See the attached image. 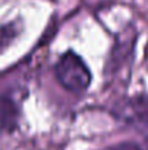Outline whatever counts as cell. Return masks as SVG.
Listing matches in <instances>:
<instances>
[{"label": "cell", "mask_w": 148, "mask_h": 150, "mask_svg": "<svg viewBox=\"0 0 148 150\" xmlns=\"http://www.w3.org/2000/svg\"><path fill=\"white\" fill-rule=\"evenodd\" d=\"M55 76L62 88L73 93H83L92 82V73L83 58L74 51H65L55 64Z\"/></svg>", "instance_id": "1"}, {"label": "cell", "mask_w": 148, "mask_h": 150, "mask_svg": "<svg viewBox=\"0 0 148 150\" xmlns=\"http://www.w3.org/2000/svg\"><path fill=\"white\" fill-rule=\"evenodd\" d=\"M113 115L148 140V96L137 95L119 102L113 108Z\"/></svg>", "instance_id": "2"}, {"label": "cell", "mask_w": 148, "mask_h": 150, "mask_svg": "<svg viewBox=\"0 0 148 150\" xmlns=\"http://www.w3.org/2000/svg\"><path fill=\"white\" fill-rule=\"evenodd\" d=\"M19 106L9 95H0V133H12L18 127Z\"/></svg>", "instance_id": "3"}, {"label": "cell", "mask_w": 148, "mask_h": 150, "mask_svg": "<svg viewBox=\"0 0 148 150\" xmlns=\"http://www.w3.org/2000/svg\"><path fill=\"white\" fill-rule=\"evenodd\" d=\"M105 150H148V140L145 142H123Z\"/></svg>", "instance_id": "4"}, {"label": "cell", "mask_w": 148, "mask_h": 150, "mask_svg": "<svg viewBox=\"0 0 148 150\" xmlns=\"http://www.w3.org/2000/svg\"><path fill=\"white\" fill-rule=\"evenodd\" d=\"M13 37H15L13 25H7L0 29V51H3L7 47V44L13 40Z\"/></svg>", "instance_id": "5"}]
</instances>
